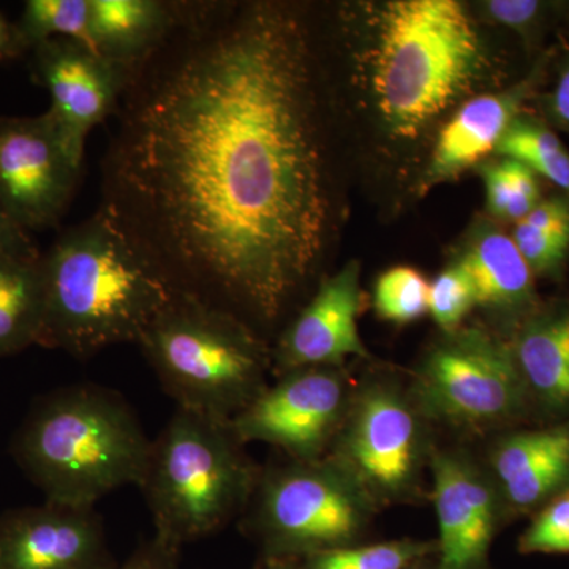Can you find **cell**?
<instances>
[{
	"label": "cell",
	"mask_w": 569,
	"mask_h": 569,
	"mask_svg": "<svg viewBox=\"0 0 569 569\" xmlns=\"http://www.w3.org/2000/svg\"><path fill=\"white\" fill-rule=\"evenodd\" d=\"M264 569H302L299 563H269Z\"/></svg>",
	"instance_id": "d590c367"
},
{
	"label": "cell",
	"mask_w": 569,
	"mask_h": 569,
	"mask_svg": "<svg viewBox=\"0 0 569 569\" xmlns=\"http://www.w3.org/2000/svg\"><path fill=\"white\" fill-rule=\"evenodd\" d=\"M512 355L526 389L550 407H569V309L531 318Z\"/></svg>",
	"instance_id": "d6986e66"
},
{
	"label": "cell",
	"mask_w": 569,
	"mask_h": 569,
	"mask_svg": "<svg viewBox=\"0 0 569 569\" xmlns=\"http://www.w3.org/2000/svg\"><path fill=\"white\" fill-rule=\"evenodd\" d=\"M377 505L328 456L290 460L260 471L246 527L264 565L299 563L316 553L359 545Z\"/></svg>",
	"instance_id": "52a82bcc"
},
{
	"label": "cell",
	"mask_w": 569,
	"mask_h": 569,
	"mask_svg": "<svg viewBox=\"0 0 569 569\" xmlns=\"http://www.w3.org/2000/svg\"><path fill=\"white\" fill-rule=\"evenodd\" d=\"M410 388L427 421L485 430L519 413L526 387L511 348L478 329L448 332Z\"/></svg>",
	"instance_id": "9c48e42d"
},
{
	"label": "cell",
	"mask_w": 569,
	"mask_h": 569,
	"mask_svg": "<svg viewBox=\"0 0 569 569\" xmlns=\"http://www.w3.org/2000/svg\"><path fill=\"white\" fill-rule=\"evenodd\" d=\"M96 507L44 501L0 515V569H118Z\"/></svg>",
	"instance_id": "4fadbf2b"
},
{
	"label": "cell",
	"mask_w": 569,
	"mask_h": 569,
	"mask_svg": "<svg viewBox=\"0 0 569 569\" xmlns=\"http://www.w3.org/2000/svg\"><path fill=\"white\" fill-rule=\"evenodd\" d=\"M436 553L437 541L407 538L326 550L299 565L302 569H407Z\"/></svg>",
	"instance_id": "cb8c5ba5"
},
{
	"label": "cell",
	"mask_w": 569,
	"mask_h": 569,
	"mask_svg": "<svg viewBox=\"0 0 569 569\" xmlns=\"http://www.w3.org/2000/svg\"><path fill=\"white\" fill-rule=\"evenodd\" d=\"M522 553H569V492L553 498L520 537Z\"/></svg>",
	"instance_id": "83f0119b"
},
{
	"label": "cell",
	"mask_w": 569,
	"mask_h": 569,
	"mask_svg": "<svg viewBox=\"0 0 569 569\" xmlns=\"http://www.w3.org/2000/svg\"><path fill=\"white\" fill-rule=\"evenodd\" d=\"M545 10L541 2L535 0H493L488 3L490 18L518 31L531 28Z\"/></svg>",
	"instance_id": "4dcf8cb0"
},
{
	"label": "cell",
	"mask_w": 569,
	"mask_h": 569,
	"mask_svg": "<svg viewBox=\"0 0 569 569\" xmlns=\"http://www.w3.org/2000/svg\"><path fill=\"white\" fill-rule=\"evenodd\" d=\"M44 312L39 346L89 358L138 343L178 298L167 277L97 209L41 254Z\"/></svg>",
	"instance_id": "7a4b0ae2"
},
{
	"label": "cell",
	"mask_w": 569,
	"mask_h": 569,
	"mask_svg": "<svg viewBox=\"0 0 569 569\" xmlns=\"http://www.w3.org/2000/svg\"><path fill=\"white\" fill-rule=\"evenodd\" d=\"M50 112L0 119V206L26 233L56 227L81 174Z\"/></svg>",
	"instance_id": "8fae6325"
},
{
	"label": "cell",
	"mask_w": 569,
	"mask_h": 569,
	"mask_svg": "<svg viewBox=\"0 0 569 569\" xmlns=\"http://www.w3.org/2000/svg\"><path fill=\"white\" fill-rule=\"evenodd\" d=\"M17 40H14L13 24L0 13V61L2 59L18 58Z\"/></svg>",
	"instance_id": "836d02e7"
},
{
	"label": "cell",
	"mask_w": 569,
	"mask_h": 569,
	"mask_svg": "<svg viewBox=\"0 0 569 569\" xmlns=\"http://www.w3.org/2000/svg\"><path fill=\"white\" fill-rule=\"evenodd\" d=\"M497 153L526 164L548 179L569 198V152L552 130L530 119L518 118L501 138Z\"/></svg>",
	"instance_id": "7402d4cb"
},
{
	"label": "cell",
	"mask_w": 569,
	"mask_h": 569,
	"mask_svg": "<svg viewBox=\"0 0 569 569\" xmlns=\"http://www.w3.org/2000/svg\"><path fill=\"white\" fill-rule=\"evenodd\" d=\"M312 18L182 0L130 67L99 208L181 296L263 336L316 276L332 198Z\"/></svg>",
	"instance_id": "6da1fadb"
},
{
	"label": "cell",
	"mask_w": 569,
	"mask_h": 569,
	"mask_svg": "<svg viewBox=\"0 0 569 569\" xmlns=\"http://www.w3.org/2000/svg\"><path fill=\"white\" fill-rule=\"evenodd\" d=\"M89 0H29L20 20L14 22L18 52H31L51 39L84 43L88 33Z\"/></svg>",
	"instance_id": "603a6c76"
},
{
	"label": "cell",
	"mask_w": 569,
	"mask_h": 569,
	"mask_svg": "<svg viewBox=\"0 0 569 569\" xmlns=\"http://www.w3.org/2000/svg\"><path fill=\"white\" fill-rule=\"evenodd\" d=\"M426 422L410 389L392 380L367 381L351 395L328 458L347 470L373 503L406 501L419 489L432 456Z\"/></svg>",
	"instance_id": "ba28073f"
},
{
	"label": "cell",
	"mask_w": 569,
	"mask_h": 569,
	"mask_svg": "<svg viewBox=\"0 0 569 569\" xmlns=\"http://www.w3.org/2000/svg\"><path fill=\"white\" fill-rule=\"evenodd\" d=\"M84 44L132 67L157 47L174 22V0H89Z\"/></svg>",
	"instance_id": "ac0fdd59"
},
{
	"label": "cell",
	"mask_w": 569,
	"mask_h": 569,
	"mask_svg": "<svg viewBox=\"0 0 569 569\" xmlns=\"http://www.w3.org/2000/svg\"><path fill=\"white\" fill-rule=\"evenodd\" d=\"M531 82H522L507 92L485 93L463 103L438 134L422 186L430 189L455 179L496 152L501 138L519 118Z\"/></svg>",
	"instance_id": "2e32d148"
},
{
	"label": "cell",
	"mask_w": 569,
	"mask_h": 569,
	"mask_svg": "<svg viewBox=\"0 0 569 569\" xmlns=\"http://www.w3.org/2000/svg\"><path fill=\"white\" fill-rule=\"evenodd\" d=\"M550 108L559 122L569 129V66L561 71L550 99Z\"/></svg>",
	"instance_id": "d6a6232c"
},
{
	"label": "cell",
	"mask_w": 569,
	"mask_h": 569,
	"mask_svg": "<svg viewBox=\"0 0 569 569\" xmlns=\"http://www.w3.org/2000/svg\"><path fill=\"white\" fill-rule=\"evenodd\" d=\"M37 84L51 96L48 110L74 163L82 167L86 141L114 114L130 67L110 61L81 41L51 39L31 51Z\"/></svg>",
	"instance_id": "7c38bea8"
},
{
	"label": "cell",
	"mask_w": 569,
	"mask_h": 569,
	"mask_svg": "<svg viewBox=\"0 0 569 569\" xmlns=\"http://www.w3.org/2000/svg\"><path fill=\"white\" fill-rule=\"evenodd\" d=\"M493 485L511 507L530 509L569 481V429L530 430L505 437L490 456Z\"/></svg>",
	"instance_id": "e0dca14e"
},
{
	"label": "cell",
	"mask_w": 569,
	"mask_h": 569,
	"mask_svg": "<svg viewBox=\"0 0 569 569\" xmlns=\"http://www.w3.org/2000/svg\"><path fill=\"white\" fill-rule=\"evenodd\" d=\"M244 447L231 421L176 407L152 440L138 486L153 533L183 548L244 515L260 477Z\"/></svg>",
	"instance_id": "5b68a950"
},
{
	"label": "cell",
	"mask_w": 569,
	"mask_h": 569,
	"mask_svg": "<svg viewBox=\"0 0 569 569\" xmlns=\"http://www.w3.org/2000/svg\"><path fill=\"white\" fill-rule=\"evenodd\" d=\"M436 556L418 561V563L411 565V567L407 569H438Z\"/></svg>",
	"instance_id": "e575fe53"
},
{
	"label": "cell",
	"mask_w": 569,
	"mask_h": 569,
	"mask_svg": "<svg viewBox=\"0 0 569 569\" xmlns=\"http://www.w3.org/2000/svg\"><path fill=\"white\" fill-rule=\"evenodd\" d=\"M459 263L473 284L477 306L516 310L530 301L533 272L511 236L498 230L485 231L473 239Z\"/></svg>",
	"instance_id": "ffe728a7"
},
{
	"label": "cell",
	"mask_w": 569,
	"mask_h": 569,
	"mask_svg": "<svg viewBox=\"0 0 569 569\" xmlns=\"http://www.w3.org/2000/svg\"><path fill=\"white\" fill-rule=\"evenodd\" d=\"M359 277V264L351 261L320 280L316 293L284 326L272 350V366L279 376L310 367H340L348 358L367 356L358 329Z\"/></svg>",
	"instance_id": "9a60e30c"
},
{
	"label": "cell",
	"mask_w": 569,
	"mask_h": 569,
	"mask_svg": "<svg viewBox=\"0 0 569 569\" xmlns=\"http://www.w3.org/2000/svg\"><path fill=\"white\" fill-rule=\"evenodd\" d=\"M176 407L233 421L266 385L272 350L233 313L179 295L138 340Z\"/></svg>",
	"instance_id": "8992f818"
},
{
	"label": "cell",
	"mask_w": 569,
	"mask_h": 569,
	"mask_svg": "<svg viewBox=\"0 0 569 569\" xmlns=\"http://www.w3.org/2000/svg\"><path fill=\"white\" fill-rule=\"evenodd\" d=\"M353 388L342 367L280 373L231 421L244 443L271 445L291 460L328 456L346 419Z\"/></svg>",
	"instance_id": "30bf717a"
},
{
	"label": "cell",
	"mask_w": 569,
	"mask_h": 569,
	"mask_svg": "<svg viewBox=\"0 0 569 569\" xmlns=\"http://www.w3.org/2000/svg\"><path fill=\"white\" fill-rule=\"evenodd\" d=\"M43 312L41 257L0 252V356L39 346Z\"/></svg>",
	"instance_id": "44dd1931"
},
{
	"label": "cell",
	"mask_w": 569,
	"mask_h": 569,
	"mask_svg": "<svg viewBox=\"0 0 569 569\" xmlns=\"http://www.w3.org/2000/svg\"><path fill=\"white\" fill-rule=\"evenodd\" d=\"M0 252L24 258H40L41 254L31 236L21 230L0 206Z\"/></svg>",
	"instance_id": "1f68e13d"
},
{
	"label": "cell",
	"mask_w": 569,
	"mask_h": 569,
	"mask_svg": "<svg viewBox=\"0 0 569 569\" xmlns=\"http://www.w3.org/2000/svg\"><path fill=\"white\" fill-rule=\"evenodd\" d=\"M370 20V100L392 138L415 140L481 80L485 44L456 0H391Z\"/></svg>",
	"instance_id": "3957f363"
},
{
	"label": "cell",
	"mask_w": 569,
	"mask_h": 569,
	"mask_svg": "<svg viewBox=\"0 0 569 569\" xmlns=\"http://www.w3.org/2000/svg\"><path fill=\"white\" fill-rule=\"evenodd\" d=\"M429 288L425 276L410 266H396L378 277L373 306L378 317L392 323L417 321L429 312Z\"/></svg>",
	"instance_id": "484cf974"
},
{
	"label": "cell",
	"mask_w": 569,
	"mask_h": 569,
	"mask_svg": "<svg viewBox=\"0 0 569 569\" xmlns=\"http://www.w3.org/2000/svg\"><path fill=\"white\" fill-rule=\"evenodd\" d=\"M151 443L126 397L82 383L41 400L13 452L47 501L96 507L123 486H140Z\"/></svg>",
	"instance_id": "277c9868"
},
{
	"label": "cell",
	"mask_w": 569,
	"mask_h": 569,
	"mask_svg": "<svg viewBox=\"0 0 569 569\" xmlns=\"http://www.w3.org/2000/svg\"><path fill=\"white\" fill-rule=\"evenodd\" d=\"M475 306L473 284L459 261L441 271L430 283L429 312L443 331L459 329Z\"/></svg>",
	"instance_id": "4316f807"
},
{
	"label": "cell",
	"mask_w": 569,
	"mask_h": 569,
	"mask_svg": "<svg viewBox=\"0 0 569 569\" xmlns=\"http://www.w3.org/2000/svg\"><path fill=\"white\" fill-rule=\"evenodd\" d=\"M181 553L182 548L153 533L118 569H181Z\"/></svg>",
	"instance_id": "f546056e"
},
{
	"label": "cell",
	"mask_w": 569,
	"mask_h": 569,
	"mask_svg": "<svg viewBox=\"0 0 569 569\" xmlns=\"http://www.w3.org/2000/svg\"><path fill=\"white\" fill-rule=\"evenodd\" d=\"M430 470L438 520V569H490L500 493L463 452L432 451Z\"/></svg>",
	"instance_id": "5bb4252c"
},
{
	"label": "cell",
	"mask_w": 569,
	"mask_h": 569,
	"mask_svg": "<svg viewBox=\"0 0 569 569\" xmlns=\"http://www.w3.org/2000/svg\"><path fill=\"white\" fill-rule=\"evenodd\" d=\"M511 238L531 272L557 271L568 254L569 231L538 230L518 222Z\"/></svg>",
	"instance_id": "f1b7e54d"
},
{
	"label": "cell",
	"mask_w": 569,
	"mask_h": 569,
	"mask_svg": "<svg viewBox=\"0 0 569 569\" xmlns=\"http://www.w3.org/2000/svg\"><path fill=\"white\" fill-rule=\"evenodd\" d=\"M481 171L490 212L498 219L518 223L541 201L538 176L526 164L503 159Z\"/></svg>",
	"instance_id": "d4e9b609"
}]
</instances>
